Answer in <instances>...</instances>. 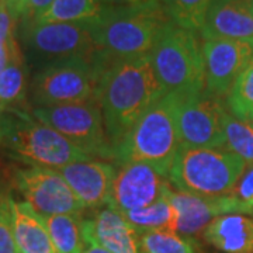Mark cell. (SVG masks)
<instances>
[{
    "label": "cell",
    "instance_id": "1",
    "mask_svg": "<svg viewBox=\"0 0 253 253\" xmlns=\"http://www.w3.org/2000/svg\"><path fill=\"white\" fill-rule=\"evenodd\" d=\"M100 61L96 101L114 149L148 109L166 94L149 55L128 59H107L100 55Z\"/></svg>",
    "mask_w": 253,
    "mask_h": 253
},
{
    "label": "cell",
    "instance_id": "2",
    "mask_svg": "<svg viewBox=\"0 0 253 253\" xmlns=\"http://www.w3.org/2000/svg\"><path fill=\"white\" fill-rule=\"evenodd\" d=\"M97 51L107 59L146 56L172 24L161 1L113 4L91 20Z\"/></svg>",
    "mask_w": 253,
    "mask_h": 253
},
{
    "label": "cell",
    "instance_id": "3",
    "mask_svg": "<svg viewBox=\"0 0 253 253\" xmlns=\"http://www.w3.org/2000/svg\"><path fill=\"white\" fill-rule=\"evenodd\" d=\"M179 100V93H169L151 106L114 148V159L120 165L148 163L169 177L181 148L177 126Z\"/></svg>",
    "mask_w": 253,
    "mask_h": 253
},
{
    "label": "cell",
    "instance_id": "4",
    "mask_svg": "<svg viewBox=\"0 0 253 253\" xmlns=\"http://www.w3.org/2000/svg\"><path fill=\"white\" fill-rule=\"evenodd\" d=\"M0 145L28 166L59 170L75 162L91 159L62 134L20 109L0 113Z\"/></svg>",
    "mask_w": 253,
    "mask_h": 253
},
{
    "label": "cell",
    "instance_id": "5",
    "mask_svg": "<svg viewBox=\"0 0 253 253\" xmlns=\"http://www.w3.org/2000/svg\"><path fill=\"white\" fill-rule=\"evenodd\" d=\"M246 166L242 158L226 149L181 146L173 161L169 180L179 191L194 196H229Z\"/></svg>",
    "mask_w": 253,
    "mask_h": 253
},
{
    "label": "cell",
    "instance_id": "6",
    "mask_svg": "<svg viewBox=\"0 0 253 253\" xmlns=\"http://www.w3.org/2000/svg\"><path fill=\"white\" fill-rule=\"evenodd\" d=\"M149 58L165 94H196L206 90L203 42L197 33L172 23Z\"/></svg>",
    "mask_w": 253,
    "mask_h": 253
},
{
    "label": "cell",
    "instance_id": "7",
    "mask_svg": "<svg viewBox=\"0 0 253 253\" xmlns=\"http://www.w3.org/2000/svg\"><path fill=\"white\" fill-rule=\"evenodd\" d=\"M100 71L99 52L44 65L31 83L33 104L52 107L96 100Z\"/></svg>",
    "mask_w": 253,
    "mask_h": 253
},
{
    "label": "cell",
    "instance_id": "8",
    "mask_svg": "<svg viewBox=\"0 0 253 253\" xmlns=\"http://www.w3.org/2000/svg\"><path fill=\"white\" fill-rule=\"evenodd\" d=\"M31 114L87 155L114 159V149L96 100L52 107H34Z\"/></svg>",
    "mask_w": 253,
    "mask_h": 253
},
{
    "label": "cell",
    "instance_id": "9",
    "mask_svg": "<svg viewBox=\"0 0 253 253\" xmlns=\"http://www.w3.org/2000/svg\"><path fill=\"white\" fill-rule=\"evenodd\" d=\"M21 40L30 54L45 65L76 56H94L97 46L91 20L87 21H24Z\"/></svg>",
    "mask_w": 253,
    "mask_h": 253
},
{
    "label": "cell",
    "instance_id": "10",
    "mask_svg": "<svg viewBox=\"0 0 253 253\" xmlns=\"http://www.w3.org/2000/svg\"><path fill=\"white\" fill-rule=\"evenodd\" d=\"M225 107L221 99L207 91L180 94L177 126L181 146L225 149L222 117Z\"/></svg>",
    "mask_w": 253,
    "mask_h": 253
},
{
    "label": "cell",
    "instance_id": "11",
    "mask_svg": "<svg viewBox=\"0 0 253 253\" xmlns=\"http://www.w3.org/2000/svg\"><path fill=\"white\" fill-rule=\"evenodd\" d=\"M14 183L26 201L42 217L81 214L84 210L71 186L55 169L42 166L18 169Z\"/></svg>",
    "mask_w": 253,
    "mask_h": 253
},
{
    "label": "cell",
    "instance_id": "12",
    "mask_svg": "<svg viewBox=\"0 0 253 253\" xmlns=\"http://www.w3.org/2000/svg\"><path fill=\"white\" fill-rule=\"evenodd\" d=\"M203 54L206 91L224 99L253 59V40H204Z\"/></svg>",
    "mask_w": 253,
    "mask_h": 253
},
{
    "label": "cell",
    "instance_id": "13",
    "mask_svg": "<svg viewBox=\"0 0 253 253\" xmlns=\"http://www.w3.org/2000/svg\"><path fill=\"white\" fill-rule=\"evenodd\" d=\"M170 180L148 163H123L116 169L110 207L121 212L154 204L165 197Z\"/></svg>",
    "mask_w": 253,
    "mask_h": 253
},
{
    "label": "cell",
    "instance_id": "14",
    "mask_svg": "<svg viewBox=\"0 0 253 253\" xmlns=\"http://www.w3.org/2000/svg\"><path fill=\"white\" fill-rule=\"evenodd\" d=\"M166 197L177 212L176 232L181 235H196L221 215L253 214L252 206L245 204L234 196L201 197L170 187L166 191Z\"/></svg>",
    "mask_w": 253,
    "mask_h": 253
},
{
    "label": "cell",
    "instance_id": "15",
    "mask_svg": "<svg viewBox=\"0 0 253 253\" xmlns=\"http://www.w3.org/2000/svg\"><path fill=\"white\" fill-rule=\"evenodd\" d=\"M83 208L107 207L111 199L116 168L109 162L87 159L59 169Z\"/></svg>",
    "mask_w": 253,
    "mask_h": 253
},
{
    "label": "cell",
    "instance_id": "16",
    "mask_svg": "<svg viewBox=\"0 0 253 253\" xmlns=\"http://www.w3.org/2000/svg\"><path fill=\"white\" fill-rule=\"evenodd\" d=\"M82 235L86 245L97 244L111 253H139L141 249V234L121 211L110 206L82 222Z\"/></svg>",
    "mask_w": 253,
    "mask_h": 253
},
{
    "label": "cell",
    "instance_id": "17",
    "mask_svg": "<svg viewBox=\"0 0 253 253\" xmlns=\"http://www.w3.org/2000/svg\"><path fill=\"white\" fill-rule=\"evenodd\" d=\"M199 34L203 40H253V0H214Z\"/></svg>",
    "mask_w": 253,
    "mask_h": 253
},
{
    "label": "cell",
    "instance_id": "18",
    "mask_svg": "<svg viewBox=\"0 0 253 253\" xmlns=\"http://www.w3.org/2000/svg\"><path fill=\"white\" fill-rule=\"evenodd\" d=\"M13 232L20 253H56L44 218L27 201L9 197Z\"/></svg>",
    "mask_w": 253,
    "mask_h": 253
},
{
    "label": "cell",
    "instance_id": "19",
    "mask_svg": "<svg viewBox=\"0 0 253 253\" xmlns=\"http://www.w3.org/2000/svg\"><path fill=\"white\" fill-rule=\"evenodd\" d=\"M208 244L225 253H253V217L226 214L212 219L204 229Z\"/></svg>",
    "mask_w": 253,
    "mask_h": 253
},
{
    "label": "cell",
    "instance_id": "20",
    "mask_svg": "<svg viewBox=\"0 0 253 253\" xmlns=\"http://www.w3.org/2000/svg\"><path fill=\"white\" fill-rule=\"evenodd\" d=\"M27 69L20 44H16L11 59L0 75V113L17 109L26 99Z\"/></svg>",
    "mask_w": 253,
    "mask_h": 253
},
{
    "label": "cell",
    "instance_id": "21",
    "mask_svg": "<svg viewBox=\"0 0 253 253\" xmlns=\"http://www.w3.org/2000/svg\"><path fill=\"white\" fill-rule=\"evenodd\" d=\"M124 217L131 222V225L142 235L152 231H174L177 222V212L169 199L165 197L154 204L144 208L123 212Z\"/></svg>",
    "mask_w": 253,
    "mask_h": 253
},
{
    "label": "cell",
    "instance_id": "22",
    "mask_svg": "<svg viewBox=\"0 0 253 253\" xmlns=\"http://www.w3.org/2000/svg\"><path fill=\"white\" fill-rule=\"evenodd\" d=\"M42 217V215H41ZM56 253H84L79 214H59L42 217Z\"/></svg>",
    "mask_w": 253,
    "mask_h": 253
},
{
    "label": "cell",
    "instance_id": "23",
    "mask_svg": "<svg viewBox=\"0 0 253 253\" xmlns=\"http://www.w3.org/2000/svg\"><path fill=\"white\" fill-rule=\"evenodd\" d=\"M121 0H54L51 7L36 21H87L99 16L106 7Z\"/></svg>",
    "mask_w": 253,
    "mask_h": 253
},
{
    "label": "cell",
    "instance_id": "24",
    "mask_svg": "<svg viewBox=\"0 0 253 253\" xmlns=\"http://www.w3.org/2000/svg\"><path fill=\"white\" fill-rule=\"evenodd\" d=\"M214 0H161L170 21L177 27L200 33Z\"/></svg>",
    "mask_w": 253,
    "mask_h": 253
},
{
    "label": "cell",
    "instance_id": "25",
    "mask_svg": "<svg viewBox=\"0 0 253 253\" xmlns=\"http://www.w3.org/2000/svg\"><path fill=\"white\" fill-rule=\"evenodd\" d=\"M225 149L242 158L246 165H253V123L235 117L226 111L222 117Z\"/></svg>",
    "mask_w": 253,
    "mask_h": 253
},
{
    "label": "cell",
    "instance_id": "26",
    "mask_svg": "<svg viewBox=\"0 0 253 253\" xmlns=\"http://www.w3.org/2000/svg\"><path fill=\"white\" fill-rule=\"evenodd\" d=\"M228 106L235 117L253 120V59L245 68L228 94Z\"/></svg>",
    "mask_w": 253,
    "mask_h": 253
},
{
    "label": "cell",
    "instance_id": "27",
    "mask_svg": "<svg viewBox=\"0 0 253 253\" xmlns=\"http://www.w3.org/2000/svg\"><path fill=\"white\" fill-rule=\"evenodd\" d=\"M141 249L145 253H194L189 241L174 231H152L142 234Z\"/></svg>",
    "mask_w": 253,
    "mask_h": 253
},
{
    "label": "cell",
    "instance_id": "28",
    "mask_svg": "<svg viewBox=\"0 0 253 253\" xmlns=\"http://www.w3.org/2000/svg\"><path fill=\"white\" fill-rule=\"evenodd\" d=\"M0 253H20L13 232L9 197L0 194Z\"/></svg>",
    "mask_w": 253,
    "mask_h": 253
},
{
    "label": "cell",
    "instance_id": "29",
    "mask_svg": "<svg viewBox=\"0 0 253 253\" xmlns=\"http://www.w3.org/2000/svg\"><path fill=\"white\" fill-rule=\"evenodd\" d=\"M20 21L14 13L9 9L4 0H0V44L7 42L16 37V27Z\"/></svg>",
    "mask_w": 253,
    "mask_h": 253
},
{
    "label": "cell",
    "instance_id": "30",
    "mask_svg": "<svg viewBox=\"0 0 253 253\" xmlns=\"http://www.w3.org/2000/svg\"><path fill=\"white\" fill-rule=\"evenodd\" d=\"M229 196H234L239 201L253 207V165L246 166L244 174L241 176L235 189Z\"/></svg>",
    "mask_w": 253,
    "mask_h": 253
},
{
    "label": "cell",
    "instance_id": "31",
    "mask_svg": "<svg viewBox=\"0 0 253 253\" xmlns=\"http://www.w3.org/2000/svg\"><path fill=\"white\" fill-rule=\"evenodd\" d=\"M52 3H54V0H26L24 9H23V16H21L20 21L21 23L36 21L51 7Z\"/></svg>",
    "mask_w": 253,
    "mask_h": 253
},
{
    "label": "cell",
    "instance_id": "32",
    "mask_svg": "<svg viewBox=\"0 0 253 253\" xmlns=\"http://www.w3.org/2000/svg\"><path fill=\"white\" fill-rule=\"evenodd\" d=\"M17 42V37H13L7 42L0 44V75L3 73V71L6 69V66L9 65L13 49H14V46H16Z\"/></svg>",
    "mask_w": 253,
    "mask_h": 253
},
{
    "label": "cell",
    "instance_id": "33",
    "mask_svg": "<svg viewBox=\"0 0 253 253\" xmlns=\"http://www.w3.org/2000/svg\"><path fill=\"white\" fill-rule=\"evenodd\" d=\"M84 253H111L109 252L107 249H104V248H101L97 244H89L87 245V251Z\"/></svg>",
    "mask_w": 253,
    "mask_h": 253
},
{
    "label": "cell",
    "instance_id": "34",
    "mask_svg": "<svg viewBox=\"0 0 253 253\" xmlns=\"http://www.w3.org/2000/svg\"><path fill=\"white\" fill-rule=\"evenodd\" d=\"M126 4H141V3H151V1H161V0H121Z\"/></svg>",
    "mask_w": 253,
    "mask_h": 253
},
{
    "label": "cell",
    "instance_id": "35",
    "mask_svg": "<svg viewBox=\"0 0 253 253\" xmlns=\"http://www.w3.org/2000/svg\"><path fill=\"white\" fill-rule=\"evenodd\" d=\"M252 123H253V120H252Z\"/></svg>",
    "mask_w": 253,
    "mask_h": 253
}]
</instances>
